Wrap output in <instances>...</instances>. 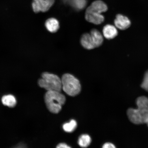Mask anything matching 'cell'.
<instances>
[{"instance_id":"obj_17","label":"cell","mask_w":148,"mask_h":148,"mask_svg":"<svg viewBox=\"0 0 148 148\" xmlns=\"http://www.w3.org/2000/svg\"><path fill=\"white\" fill-rule=\"evenodd\" d=\"M57 148H70L67 144L64 143H60L57 145Z\"/></svg>"},{"instance_id":"obj_1","label":"cell","mask_w":148,"mask_h":148,"mask_svg":"<svg viewBox=\"0 0 148 148\" xmlns=\"http://www.w3.org/2000/svg\"><path fill=\"white\" fill-rule=\"evenodd\" d=\"M108 9L106 3L100 0H97L92 3L85 13V18L90 23L99 25L104 21V17L101 14Z\"/></svg>"},{"instance_id":"obj_14","label":"cell","mask_w":148,"mask_h":148,"mask_svg":"<svg viewBox=\"0 0 148 148\" xmlns=\"http://www.w3.org/2000/svg\"><path fill=\"white\" fill-rule=\"evenodd\" d=\"M77 125V123L75 120H71L69 123H64L63 125V129L66 132H72L76 128Z\"/></svg>"},{"instance_id":"obj_7","label":"cell","mask_w":148,"mask_h":148,"mask_svg":"<svg viewBox=\"0 0 148 148\" xmlns=\"http://www.w3.org/2000/svg\"><path fill=\"white\" fill-rule=\"evenodd\" d=\"M55 0H33L32 7L36 13L47 12L55 3Z\"/></svg>"},{"instance_id":"obj_2","label":"cell","mask_w":148,"mask_h":148,"mask_svg":"<svg viewBox=\"0 0 148 148\" xmlns=\"http://www.w3.org/2000/svg\"><path fill=\"white\" fill-rule=\"evenodd\" d=\"M44 100L48 110L51 113L57 114L62 110L66 99L60 92L47 91L44 96Z\"/></svg>"},{"instance_id":"obj_4","label":"cell","mask_w":148,"mask_h":148,"mask_svg":"<svg viewBox=\"0 0 148 148\" xmlns=\"http://www.w3.org/2000/svg\"><path fill=\"white\" fill-rule=\"evenodd\" d=\"M103 42V37L100 32L97 29H93L90 33L83 34L81 37L80 42L83 47L90 50L99 47Z\"/></svg>"},{"instance_id":"obj_16","label":"cell","mask_w":148,"mask_h":148,"mask_svg":"<svg viewBox=\"0 0 148 148\" xmlns=\"http://www.w3.org/2000/svg\"><path fill=\"white\" fill-rule=\"evenodd\" d=\"M116 147L115 145L113 144L109 143V142L105 143L103 146V148H114Z\"/></svg>"},{"instance_id":"obj_13","label":"cell","mask_w":148,"mask_h":148,"mask_svg":"<svg viewBox=\"0 0 148 148\" xmlns=\"http://www.w3.org/2000/svg\"><path fill=\"white\" fill-rule=\"evenodd\" d=\"M136 103L138 108L148 109V98L145 96H141L136 99Z\"/></svg>"},{"instance_id":"obj_10","label":"cell","mask_w":148,"mask_h":148,"mask_svg":"<svg viewBox=\"0 0 148 148\" xmlns=\"http://www.w3.org/2000/svg\"><path fill=\"white\" fill-rule=\"evenodd\" d=\"M46 29L49 32L55 33L60 28V23L58 20L55 18H51L46 20L45 23Z\"/></svg>"},{"instance_id":"obj_12","label":"cell","mask_w":148,"mask_h":148,"mask_svg":"<svg viewBox=\"0 0 148 148\" xmlns=\"http://www.w3.org/2000/svg\"><path fill=\"white\" fill-rule=\"evenodd\" d=\"M91 139L88 134H83L79 137L78 143L80 147H87L91 143Z\"/></svg>"},{"instance_id":"obj_5","label":"cell","mask_w":148,"mask_h":148,"mask_svg":"<svg viewBox=\"0 0 148 148\" xmlns=\"http://www.w3.org/2000/svg\"><path fill=\"white\" fill-rule=\"evenodd\" d=\"M62 89L66 93L71 97L78 95L81 90V86L78 79L71 74L66 73L61 79Z\"/></svg>"},{"instance_id":"obj_18","label":"cell","mask_w":148,"mask_h":148,"mask_svg":"<svg viewBox=\"0 0 148 148\" xmlns=\"http://www.w3.org/2000/svg\"><path fill=\"white\" fill-rule=\"evenodd\" d=\"M146 124H147V126L148 127V119L147 120V123H146Z\"/></svg>"},{"instance_id":"obj_15","label":"cell","mask_w":148,"mask_h":148,"mask_svg":"<svg viewBox=\"0 0 148 148\" xmlns=\"http://www.w3.org/2000/svg\"><path fill=\"white\" fill-rule=\"evenodd\" d=\"M140 86L144 90L148 92V71L146 72L144 75L143 82Z\"/></svg>"},{"instance_id":"obj_8","label":"cell","mask_w":148,"mask_h":148,"mask_svg":"<svg viewBox=\"0 0 148 148\" xmlns=\"http://www.w3.org/2000/svg\"><path fill=\"white\" fill-rule=\"evenodd\" d=\"M114 24L116 28L123 30L128 28L131 25V21L128 18L120 14L116 15Z\"/></svg>"},{"instance_id":"obj_3","label":"cell","mask_w":148,"mask_h":148,"mask_svg":"<svg viewBox=\"0 0 148 148\" xmlns=\"http://www.w3.org/2000/svg\"><path fill=\"white\" fill-rule=\"evenodd\" d=\"M38 84L40 87L47 91L61 92L62 89V81L60 77L47 72L42 74V78L39 79Z\"/></svg>"},{"instance_id":"obj_6","label":"cell","mask_w":148,"mask_h":148,"mask_svg":"<svg viewBox=\"0 0 148 148\" xmlns=\"http://www.w3.org/2000/svg\"><path fill=\"white\" fill-rule=\"evenodd\" d=\"M127 115L130 121L134 124H146L148 119V110L129 108L127 111Z\"/></svg>"},{"instance_id":"obj_9","label":"cell","mask_w":148,"mask_h":148,"mask_svg":"<svg viewBox=\"0 0 148 148\" xmlns=\"http://www.w3.org/2000/svg\"><path fill=\"white\" fill-rule=\"evenodd\" d=\"M103 33L105 38L108 40L115 38L118 34L116 27L111 25H107L103 27Z\"/></svg>"},{"instance_id":"obj_11","label":"cell","mask_w":148,"mask_h":148,"mask_svg":"<svg viewBox=\"0 0 148 148\" xmlns=\"http://www.w3.org/2000/svg\"><path fill=\"white\" fill-rule=\"evenodd\" d=\"M1 101L3 105L9 107H14L16 103V98L11 94L3 96L1 98Z\"/></svg>"}]
</instances>
